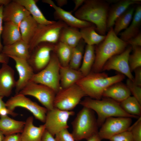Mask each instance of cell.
Instances as JSON below:
<instances>
[{
	"mask_svg": "<svg viewBox=\"0 0 141 141\" xmlns=\"http://www.w3.org/2000/svg\"><path fill=\"white\" fill-rule=\"evenodd\" d=\"M30 15L23 6L15 0H13L4 7L3 20L4 22H11L19 26L23 19Z\"/></svg>",
	"mask_w": 141,
	"mask_h": 141,
	"instance_id": "9a60e30c",
	"label": "cell"
},
{
	"mask_svg": "<svg viewBox=\"0 0 141 141\" xmlns=\"http://www.w3.org/2000/svg\"><path fill=\"white\" fill-rule=\"evenodd\" d=\"M41 141H55V138L46 129L43 134Z\"/></svg>",
	"mask_w": 141,
	"mask_h": 141,
	"instance_id": "f6af8a7d",
	"label": "cell"
},
{
	"mask_svg": "<svg viewBox=\"0 0 141 141\" xmlns=\"http://www.w3.org/2000/svg\"><path fill=\"white\" fill-rule=\"evenodd\" d=\"M23 6L30 13L31 16L40 25L53 24L55 21L47 19L36 4L37 1L34 0H15Z\"/></svg>",
	"mask_w": 141,
	"mask_h": 141,
	"instance_id": "484cf974",
	"label": "cell"
},
{
	"mask_svg": "<svg viewBox=\"0 0 141 141\" xmlns=\"http://www.w3.org/2000/svg\"><path fill=\"white\" fill-rule=\"evenodd\" d=\"M5 104L6 107L11 111H14L15 108L18 107L26 109L32 113L36 119L42 122H45L48 111L47 109L21 93H16L8 99Z\"/></svg>",
	"mask_w": 141,
	"mask_h": 141,
	"instance_id": "9c48e42d",
	"label": "cell"
},
{
	"mask_svg": "<svg viewBox=\"0 0 141 141\" xmlns=\"http://www.w3.org/2000/svg\"><path fill=\"white\" fill-rule=\"evenodd\" d=\"M126 85L133 96L141 104V87L136 85L128 79L127 80Z\"/></svg>",
	"mask_w": 141,
	"mask_h": 141,
	"instance_id": "74e56055",
	"label": "cell"
},
{
	"mask_svg": "<svg viewBox=\"0 0 141 141\" xmlns=\"http://www.w3.org/2000/svg\"><path fill=\"white\" fill-rule=\"evenodd\" d=\"M11 1L10 0H0V7L7 5Z\"/></svg>",
	"mask_w": 141,
	"mask_h": 141,
	"instance_id": "f907efd6",
	"label": "cell"
},
{
	"mask_svg": "<svg viewBox=\"0 0 141 141\" xmlns=\"http://www.w3.org/2000/svg\"><path fill=\"white\" fill-rule=\"evenodd\" d=\"M19 93L35 98L48 111L54 108L53 103L56 93L46 86L30 81Z\"/></svg>",
	"mask_w": 141,
	"mask_h": 141,
	"instance_id": "30bf717a",
	"label": "cell"
},
{
	"mask_svg": "<svg viewBox=\"0 0 141 141\" xmlns=\"http://www.w3.org/2000/svg\"><path fill=\"white\" fill-rule=\"evenodd\" d=\"M33 121L32 116L26 119L23 131L20 134L22 141H41L46 129L45 125L44 124L36 127L34 125Z\"/></svg>",
	"mask_w": 141,
	"mask_h": 141,
	"instance_id": "d6986e66",
	"label": "cell"
},
{
	"mask_svg": "<svg viewBox=\"0 0 141 141\" xmlns=\"http://www.w3.org/2000/svg\"><path fill=\"white\" fill-rule=\"evenodd\" d=\"M16 81L13 69L8 63L2 64L0 68V96H9L15 87Z\"/></svg>",
	"mask_w": 141,
	"mask_h": 141,
	"instance_id": "ac0fdd59",
	"label": "cell"
},
{
	"mask_svg": "<svg viewBox=\"0 0 141 141\" xmlns=\"http://www.w3.org/2000/svg\"><path fill=\"white\" fill-rule=\"evenodd\" d=\"M68 26L63 22L59 20L48 25L39 24L35 34L30 42V51L31 52L38 45L42 43L54 44L59 40L60 35L62 29Z\"/></svg>",
	"mask_w": 141,
	"mask_h": 141,
	"instance_id": "ba28073f",
	"label": "cell"
},
{
	"mask_svg": "<svg viewBox=\"0 0 141 141\" xmlns=\"http://www.w3.org/2000/svg\"><path fill=\"white\" fill-rule=\"evenodd\" d=\"M9 58L28 60L30 55L29 45L22 39L8 45L4 46L2 52Z\"/></svg>",
	"mask_w": 141,
	"mask_h": 141,
	"instance_id": "ffe728a7",
	"label": "cell"
},
{
	"mask_svg": "<svg viewBox=\"0 0 141 141\" xmlns=\"http://www.w3.org/2000/svg\"><path fill=\"white\" fill-rule=\"evenodd\" d=\"M71 133L75 141L87 140L98 133V127L94 111L83 107L71 122Z\"/></svg>",
	"mask_w": 141,
	"mask_h": 141,
	"instance_id": "5b68a950",
	"label": "cell"
},
{
	"mask_svg": "<svg viewBox=\"0 0 141 141\" xmlns=\"http://www.w3.org/2000/svg\"><path fill=\"white\" fill-rule=\"evenodd\" d=\"M95 48L94 45H87L83 57L81 66L79 70L84 77L90 73L95 61Z\"/></svg>",
	"mask_w": 141,
	"mask_h": 141,
	"instance_id": "4dcf8cb0",
	"label": "cell"
},
{
	"mask_svg": "<svg viewBox=\"0 0 141 141\" xmlns=\"http://www.w3.org/2000/svg\"><path fill=\"white\" fill-rule=\"evenodd\" d=\"M140 0H122L117 2L109 9L107 20V29L113 27L116 19L132 5L140 4Z\"/></svg>",
	"mask_w": 141,
	"mask_h": 141,
	"instance_id": "44dd1931",
	"label": "cell"
},
{
	"mask_svg": "<svg viewBox=\"0 0 141 141\" xmlns=\"http://www.w3.org/2000/svg\"><path fill=\"white\" fill-rule=\"evenodd\" d=\"M125 75L119 74L109 77L106 73L90 72L78 81L76 84L84 91L86 96L95 99H100L104 91L108 87L121 82Z\"/></svg>",
	"mask_w": 141,
	"mask_h": 141,
	"instance_id": "7a4b0ae2",
	"label": "cell"
},
{
	"mask_svg": "<svg viewBox=\"0 0 141 141\" xmlns=\"http://www.w3.org/2000/svg\"><path fill=\"white\" fill-rule=\"evenodd\" d=\"M85 43L82 39L78 44L73 48L69 66L71 68L78 70L83 57Z\"/></svg>",
	"mask_w": 141,
	"mask_h": 141,
	"instance_id": "e575fe53",
	"label": "cell"
},
{
	"mask_svg": "<svg viewBox=\"0 0 141 141\" xmlns=\"http://www.w3.org/2000/svg\"><path fill=\"white\" fill-rule=\"evenodd\" d=\"M128 27L119 33L120 38L127 42L137 35L140 32L141 24V6L139 5L135 9L132 19Z\"/></svg>",
	"mask_w": 141,
	"mask_h": 141,
	"instance_id": "603a6c76",
	"label": "cell"
},
{
	"mask_svg": "<svg viewBox=\"0 0 141 141\" xmlns=\"http://www.w3.org/2000/svg\"><path fill=\"white\" fill-rule=\"evenodd\" d=\"M132 50V47L129 46L122 53L111 58L105 63L102 70H115L126 75L128 79L133 81L134 77L128 62L129 56Z\"/></svg>",
	"mask_w": 141,
	"mask_h": 141,
	"instance_id": "5bb4252c",
	"label": "cell"
},
{
	"mask_svg": "<svg viewBox=\"0 0 141 141\" xmlns=\"http://www.w3.org/2000/svg\"><path fill=\"white\" fill-rule=\"evenodd\" d=\"M4 141H22L21 134L18 133L5 136Z\"/></svg>",
	"mask_w": 141,
	"mask_h": 141,
	"instance_id": "7bdbcfd3",
	"label": "cell"
},
{
	"mask_svg": "<svg viewBox=\"0 0 141 141\" xmlns=\"http://www.w3.org/2000/svg\"><path fill=\"white\" fill-rule=\"evenodd\" d=\"M101 140L98 133L90 138L87 141H101Z\"/></svg>",
	"mask_w": 141,
	"mask_h": 141,
	"instance_id": "c3c4849f",
	"label": "cell"
},
{
	"mask_svg": "<svg viewBox=\"0 0 141 141\" xmlns=\"http://www.w3.org/2000/svg\"><path fill=\"white\" fill-rule=\"evenodd\" d=\"M9 60V57L6 56L4 54H0V63L2 64L8 63Z\"/></svg>",
	"mask_w": 141,
	"mask_h": 141,
	"instance_id": "7dc6e473",
	"label": "cell"
},
{
	"mask_svg": "<svg viewBox=\"0 0 141 141\" xmlns=\"http://www.w3.org/2000/svg\"><path fill=\"white\" fill-rule=\"evenodd\" d=\"M5 137V136L0 131V141H4Z\"/></svg>",
	"mask_w": 141,
	"mask_h": 141,
	"instance_id": "f5cc1de1",
	"label": "cell"
},
{
	"mask_svg": "<svg viewBox=\"0 0 141 141\" xmlns=\"http://www.w3.org/2000/svg\"><path fill=\"white\" fill-rule=\"evenodd\" d=\"M128 130L131 132L133 141H141V116Z\"/></svg>",
	"mask_w": 141,
	"mask_h": 141,
	"instance_id": "8d00e7d4",
	"label": "cell"
},
{
	"mask_svg": "<svg viewBox=\"0 0 141 141\" xmlns=\"http://www.w3.org/2000/svg\"><path fill=\"white\" fill-rule=\"evenodd\" d=\"M4 7V6L3 5L0 7V54L2 52L3 46L1 42V37L2 35L3 29L2 13Z\"/></svg>",
	"mask_w": 141,
	"mask_h": 141,
	"instance_id": "ee69618b",
	"label": "cell"
},
{
	"mask_svg": "<svg viewBox=\"0 0 141 141\" xmlns=\"http://www.w3.org/2000/svg\"><path fill=\"white\" fill-rule=\"evenodd\" d=\"M86 96L76 84L65 88H61L56 93L53 103L54 107L60 110L72 111Z\"/></svg>",
	"mask_w": 141,
	"mask_h": 141,
	"instance_id": "52a82bcc",
	"label": "cell"
},
{
	"mask_svg": "<svg viewBox=\"0 0 141 141\" xmlns=\"http://www.w3.org/2000/svg\"><path fill=\"white\" fill-rule=\"evenodd\" d=\"M42 1L52 7L55 10L54 14L56 18L64 22L68 26L80 29L94 25L77 18L72 14V11L64 10L57 6L51 0H43Z\"/></svg>",
	"mask_w": 141,
	"mask_h": 141,
	"instance_id": "2e32d148",
	"label": "cell"
},
{
	"mask_svg": "<svg viewBox=\"0 0 141 141\" xmlns=\"http://www.w3.org/2000/svg\"><path fill=\"white\" fill-rule=\"evenodd\" d=\"M3 98L0 96V110L2 108L6 107L5 103L3 100Z\"/></svg>",
	"mask_w": 141,
	"mask_h": 141,
	"instance_id": "816d5d0a",
	"label": "cell"
},
{
	"mask_svg": "<svg viewBox=\"0 0 141 141\" xmlns=\"http://www.w3.org/2000/svg\"><path fill=\"white\" fill-rule=\"evenodd\" d=\"M60 66L59 60L53 51L47 65L40 71L35 73L30 81L46 86L52 89L56 94L61 88L60 75Z\"/></svg>",
	"mask_w": 141,
	"mask_h": 141,
	"instance_id": "8992f818",
	"label": "cell"
},
{
	"mask_svg": "<svg viewBox=\"0 0 141 141\" xmlns=\"http://www.w3.org/2000/svg\"><path fill=\"white\" fill-rule=\"evenodd\" d=\"M79 104L96 113L98 127H101L107 119L110 117H126L137 119L139 117L127 113L122 109L120 103L109 98L96 99L87 98L80 101Z\"/></svg>",
	"mask_w": 141,
	"mask_h": 141,
	"instance_id": "277c9868",
	"label": "cell"
},
{
	"mask_svg": "<svg viewBox=\"0 0 141 141\" xmlns=\"http://www.w3.org/2000/svg\"><path fill=\"white\" fill-rule=\"evenodd\" d=\"M80 31L82 39L88 45H97L103 41L106 37V35H101L97 33L94 25L81 28Z\"/></svg>",
	"mask_w": 141,
	"mask_h": 141,
	"instance_id": "f546056e",
	"label": "cell"
},
{
	"mask_svg": "<svg viewBox=\"0 0 141 141\" xmlns=\"http://www.w3.org/2000/svg\"><path fill=\"white\" fill-rule=\"evenodd\" d=\"M60 86L61 88H65L75 84L84 77L79 70H76L69 66L61 65L60 70Z\"/></svg>",
	"mask_w": 141,
	"mask_h": 141,
	"instance_id": "7402d4cb",
	"label": "cell"
},
{
	"mask_svg": "<svg viewBox=\"0 0 141 141\" xmlns=\"http://www.w3.org/2000/svg\"><path fill=\"white\" fill-rule=\"evenodd\" d=\"M132 47L141 46V33L140 32L137 35L132 38L127 42Z\"/></svg>",
	"mask_w": 141,
	"mask_h": 141,
	"instance_id": "60d3db41",
	"label": "cell"
},
{
	"mask_svg": "<svg viewBox=\"0 0 141 141\" xmlns=\"http://www.w3.org/2000/svg\"><path fill=\"white\" fill-rule=\"evenodd\" d=\"M109 140L110 141H133L131 132L128 130L113 136Z\"/></svg>",
	"mask_w": 141,
	"mask_h": 141,
	"instance_id": "f35d334b",
	"label": "cell"
},
{
	"mask_svg": "<svg viewBox=\"0 0 141 141\" xmlns=\"http://www.w3.org/2000/svg\"><path fill=\"white\" fill-rule=\"evenodd\" d=\"M81 39L78 29L67 26L61 30L59 41L73 48L78 44Z\"/></svg>",
	"mask_w": 141,
	"mask_h": 141,
	"instance_id": "f1b7e54d",
	"label": "cell"
},
{
	"mask_svg": "<svg viewBox=\"0 0 141 141\" xmlns=\"http://www.w3.org/2000/svg\"><path fill=\"white\" fill-rule=\"evenodd\" d=\"M122 109L127 113L138 117L141 116V104L133 96H130L120 103Z\"/></svg>",
	"mask_w": 141,
	"mask_h": 141,
	"instance_id": "836d02e7",
	"label": "cell"
},
{
	"mask_svg": "<svg viewBox=\"0 0 141 141\" xmlns=\"http://www.w3.org/2000/svg\"><path fill=\"white\" fill-rule=\"evenodd\" d=\"M55 44L42 43L38 45L31 52L27 60L34 71H40L48 64Z\"/></svg>",
	"mask_w": 141,
	"mask_h": 141,
	"instance_id": "4fadbf2b",
	"label": "cell"
},
{
	"mask_svg": "<svg viewBox=\"0 0 141 141\" xmlns=\"http://www.w3.org/2000/svg\"><path fill=\"white\" fill-rule=\"evenodd\" d=\"M109 29L104 39L95 48V59L92 66L93 72H100L110 58L122 53L128 45L117 36L113 27Z\"/></svg>",
	"mask_w": 141,
	"mask_h": 141,
	"instance_id": "3957f363",
	"label": "cell"
},
{
	"mask_svg": "<svg viewBox=\"0 0 141 141\" xmlns=\"http://www.w3.org/2000/svg\"><path fill=\"white\" fill-rule=\"evenodd\" d=\"M55 136V141H75L72 133L67 129L61 131Z\"/></svg>",
	"mask_w": 141,
	"mask_h": 141,
	"instance_id": "ab89813d",
	"label": "cell"
},
{
	"mask_svg": "<svg viewBox=\"0 0 141 141\" xmlns=\"http://www.w3.org/2000/svg\"><path fill=\"white\" fill-rule=\"evenodd\" d=\"M85 0H74L73 1L75 5L73 11H75L83 4Z\"/></svg>",
	"mask_w": 141,
	"mask_h": 141,
	"instance_id": "bcb514c9",
	"label": "cell"
},
{
	"mask_svg": "<svg viewBox=\"0 0 141 141\" xmlns=\"http://www.w3.org/2000/svg\"><path fill=\"white\" fill-rule=\"evenodd\" d=\"M72 111H65L54 108L46 113L44 124L45 129L52 136L61 131L68 129L67 121L69 117L74 115Z\"/></svg>",
	"mask_w": 141,
	"mask_h": 141,
	"instance_id": "8fae6325",
	"label": "cell"
},
{
	"mask_svg": "<svg viewBox=\"0 0 141 141\" xmlns=\"http://www.w3.org/2000/svg\"><path fill=\"white\" fill-rule=\"evenodd\" d=\"M120 82L107 88L103 92L102 97L110 98L120 103L131 96V93L126 85Z\"/></svg>",
	"mask_w": 141,
	"mask_h": 141,
	"instance_id": "cb8c5ba5",
	"label": "cell"
},
{
	"mask_svg": "<svg viewBox=\"0 0 141 141\" xmlns=\"http://www.w3.org/2000/svg\"><path fill=\"white\" fill-rule=\"evenodd\" d=\"M109 8L106 2L100 0H85L75 11L77 18L91 23L99 34L105 35L107 30V20Z\"/></svg>",
	"mask_w": 141,
	"mask_h": 141,
	"instance_id": "6da1fadb",
	"label": "cell"
},
{
	"mask_svg": "<svg viewBox=\"0 0 141 141\" xmlns=\"http://www.w3.org/2000/svg\"><path fill=\"white\" fill-rule=\"evenodd\" d=\"M38 25L31 15L23 19L19 25L22 39L29 44Z\"/></svg>",
	"mask_w": 141,
	"mask_h": 141,
	"instance_id": "83f0119b",
	"label": "cell"
},
{
	"mask_svg": "<svg viewBox=\"0 0 141 141\" xmlns=\"http://www.w3.org/2000/svg\"><path fill=\"white\" fill-rule=\"evenodd\" d=\"M132 122V118H108L101 126L98 134L102 140H109L113 136L128 130Z\"/></svg>",
	"mask_w": 141,
	"mask_h": 141,
	"instance_id": "7c38bea8",
	"label": "cell"
},
{
	"mask_svg": "<svg viewBox=\"0 0 141 141\" xmlns=\"http://www.w3.org/2000/svg\"><path fill=\"white\" fill-rule=\"evenodd\" d=\"M135 10L134 7H130L116 20L113 30L116 35L119 34L122 30L126 29L129 26L132 19Z\"/></svg>",
	"mask_w": 141,
	"mask_h": 141,
	"instance_id": "d6a6232c",
	"label": "cell"
},
{
	"mask_svg": "<svg viewBox=\"0 0 141 141\" xmlns=\"http://www.w3.org/2000/svg\"><path fill=\"white\" fill-rule=\"evenodd\" d=\"M135 76L133 82L136 85L141 87V68H138L134 70Z\"/></svg>",
	"mask_w": 141,
	"mask_h": 141,
	"instance_id": "b9f144b4",
	"label": "cell"
},
{
	"mask_svg": "<svg viewBox=\"0 0 141 141\" xmlns=\"http://www.w3.org/2000/svg\"><path fill=\"white\" fill-rule=\"evenodd\" d=\"M1 36L4 46L10 45L22 39L19 26L11 22L4 23Z\"/></svg>",
	"mask_w": 141,
	"mask_h": 141,
	"instance_id": "4316f807",
	"label": "cell"
},
{
	"mask_svg": "<svg viewBox=\"0 0 141 141\" xmlns=\"http://www.w3.org/2000/svg\"><path fill=\"white\" fill-rule=\"evenodd\" d=\"M56 1L57 5L60 7L66 4L68 2L67 0H56Z\"/></svg>",
	"mask_w": 141,
	"mask_h": 141,
	"instance_id": "681fc988",
	"label": "cell"
},
{
	"mask_svg": "<svg viewBox=\"0 0 141 141\" xmlns=\"http://www.w3.org/2000/svg\"><path fill=\"white\" fill-rule=\"evenodd\" d=\"M133 52L130 54L128 62L131 71L141 66V48L140 46L132 47Z\"/></svg>",
	"mask_w": 141,
	"mask_h": 141,
	"instance_id": "d590c367",
	"label": "cell"
},
{
	"mask_svg": "<svg viewBox=\"0 0 141 141\" xmlns=\"http://www.w3.org/2000/svg\"><path fill=\"white\" fill-rule=\"evenodd\" d=\"M73 49V48L60 41L55 44L53 51L57 56L61 66H69Z\"/></svg>",
	"mask_w": 141,
	"mask_h": 141,
	"instance_id": "1f68e13d",
	"label": "cell"
},
{
	"mask_svg": "<svg viewBox=\"0 0 141 141\" xmlns=\"http://www.w3.org/2000/svg\"><path fill=\"white\" fill-rule=\"evenodd\" d=\"M11 58L15 62V68L19 74L15 87V92L17 93L30 81L35 73L27 60L15 57Z\"/></svg>",
	"mask_w": 141,
	"mask_h": 141,
	"instance_id": "e0dca14e",
	"label": "cell"
},
{
	"mask_svg": "<svg viewBox=\"0 0 141 141\" xmlns=\"http://www.w3.org/2000/svg\"><path fill=\"white\" fill-rule=\"evenodd\" d=\"M25 124V121L15 120L7 115L0 116V131L5 136L21 133Z\"/></svg>",
	"mask_w": 141,
	"mask_h": 141,
	"instance_id": "d4e9b609",
	"label": "cell"
}]
</instances>
